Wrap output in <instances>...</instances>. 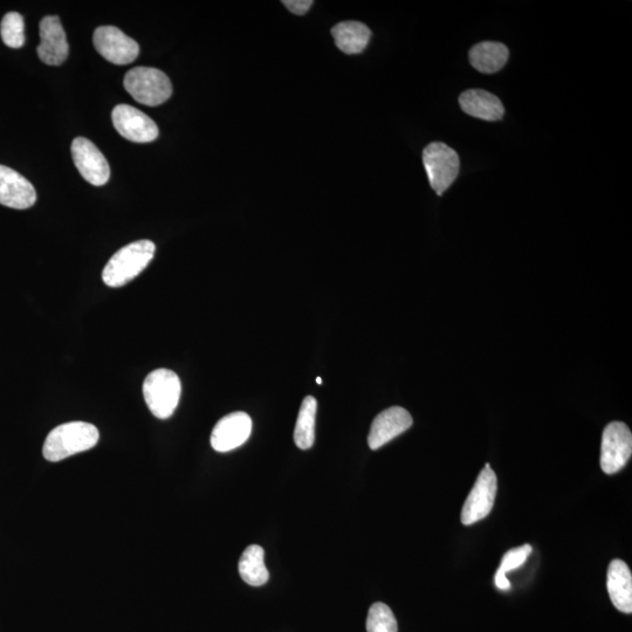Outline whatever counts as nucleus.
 Wrapping results in <instances>:
<instances>
[{"instance_id":"obj_9","label":"nucleus","mask_w":632,"mask_h":632,"mask_svg":"<svg viewBox=\"0 0 632 632\" xmlns=\"http://www.w3.org/2000/svg\"><path fill=\"white\" fill-rule=\"evenodd\" d=\"M72 156L75 167L88 183L101 187L111 178L106 157L92 141L85 137H77L72 143Z\"/></svg>"},{"instance_id":"obj_1","label":"nucleus","mask_w":632,"mask_h":632,"mask_svg":"<svg viewBox=\"0 0 632 632\" xmlns=\"http://www.w3.org/2000/svg\"><path fill=\"white\" fill-rule=\"evenodd\" d=\"M99 439V430L93 424L86 422L61 424L48 434L43 455L48 462L58 463L68 457L93 449Z\"/></svg>"},{"instance_id":"obj_23","label":"nucleus","mask_w":632,"mask_h":632,"mask_svg":"<svg viewBox=\"0 0 632 632\" xmlns=\"http://www.w3.org/2000/svg\"><path fill=\"white\" fill-rule=\"evenodd\" d=\"M25 25L22 15L10 12L2 20L0 34L6 46L20 48L25 44Z\"/></svg>"},{"instance_id":"obj_14","label":"nucleus","mask_w":632,"mask_h":632,"mask_svg":"<svg viewBox=\"0 0 632 632\" xmlns=\"http://www.w3.org/2000/svg\"><path fill=\"white\" fill-rule=\"evenodd\" d=\"M36 201L37 192L30 181L11 168L0 166V204L25 210L30 209Z\"/></svg>"},{"instance_id":"obj_22","label":"nucleus","mask_w":632,"mask_h":632,"mask_svg":"<svg viewBox=\"0 0 632 632\" xmlns=\"http://www.w3.org/2000/svg\"><path fill=\"white\" fill-rule=\"evenodd\" d=\"M396 617L391 609L382 602L373 604L367 618V632H397Z\"/></svg>"},{"instance_id":"obj_21","label":"nucleus","mask_w":632,"mask_h":632,"mask_svg":"<svg viewBox=\"0 0 632 632\" xmlns=\"http://www.w3.org/2000/svg\"><path fill=\"white\" fill-rule=\"evenodd\" d=\"M532 551L533 548L531 545H524L511 549V551H508L503 556L496 577H494V583H496V586L500 590H508L511 588V583L507 580L506 574L524 565L528 555H530Z\"/></svg>"},{"instance_id":"obj_3","label":"nucleus","mask_w":632,"mask_h":632,"mask_svg":"<svg viewBox=\"0 0 632 632\" xmlns=\"http://www.w3.org/2000/svg\"><path fill=\"white\" fill-rule=\"evenodd\" d=\"M181 394V380L173 370L156 369L143 382L144 401L151 414L160 419L174 415Z\"/></svg>"},{"instance_id":"obj_16","label":"nucleus","mask_w":632,"mask_h":632,"mask_svg":"<svg viewBox=\"0 0 632 632\" xmlns=\"http://www.w3.org/2000/svg\"><path fill=\"white\" fill-rule=\"evenodd\" d=\"M608 593L617 610L632 613V575L627 563L620 559L611 561L607 574Z\"/></svg>"},{"instance_id":"obj_4","label":"nucleus","mask_w":632,"mask_h":632,"mask_svg":"<svg viewBox=\"0 0 632 632\" xmlns=\"http://www.w3.org/2000/svg\"><path fill=\"white\" fill-rule=\"evenodd\" d=\"M125 88L137 102L149 107L162 105L173 94V85L168 75L150 67L130 70L125 77Z\"/></svg>"},{"instance_id":"obj_19","label":"nucleus","mask_w":632,"mask_h":632,"mask_svg":"<svg viewBox=\"0 0 632 632\" xmlns=\"http://www.w3.org/2000/svg\"><path fill=\"white\" fill-rule=\"evenodd\" d=\"M239 574L252 587L264 586L269 581L270 573L265 566L263 547L251 545L245 549L239 560Z\"/></svg>"},{"instance_id":"obj_5","label":"nucleus","mask_w":632,"mask_h":632,"mask_svg":"<svg viewBox=\"0 0 632 632\" xmlns=\"http://www.w3.org/2000/svg\"><path fill=\"white\" fill-rule=\"evenodd\" d=\"M423 163L431 188L442 196L459 175L460 161L456 150L442 142L430 143L423 151Z\"/></svg>"},{"instance_id":"obj_24","label":"nucleus","mask_w":632,"mask_h":632,"mask_svg":"<svg viewBox=\"0 0 632 632\" xmlns=\"http://www.w3.org/2000/svg\"><path fill=\"white\" fill-rule=\"evenodd\" d=\"M283 4L294 15L304 16L312 8L314 2L312 0H285Z\"/></svg>"},{"instance_id":"obj_25","label":"nucleus","mask_w":632,"mask_h":632,"mask_svg":"<svg viewBox=\"0 0 632 632\" xmlns=\"http://www.w3.org/2000/svg\"><path fill=\"white\" fill-rule=\"evenodd\" d=\"M316 383H318V384H322L321 377H318V379H316Z\"/></svg>"},{"instance_id":"obj_20","label":"nucleus","mask_w":632,"mask_h":632,"mask_svg":"<svg viewBox=\"0 0 632 632\" xmlns=\"http://www.w3.org/2000/svg\"><path fill=\"white\" fill-rule=\"evenodd\" d=\"M316 410L318 402L313 396H307L301 404L294 430L295 445L301 450L311 449L315 442Z\"/></svg>"},{"instance_id":"obj_13","label":"nucleus","mask_w":632,"mask_h":632,"mask_svg":"<svg viewBox=\"0 0 632 632\" xmlns=\"http://www.w3.org/2000/svg\"><path fill=\"white\" fill-rule=\"evenodd\" d=\"M412 417L401 407H391L377 415L368 436L369 448L379 450L382 446L411 428Z\"/></svg>"},{"instance_id":"obj_17","label":"nucleus","mask_w":632,"mask_h":632,"mask_svg":"<svg viewBox=\"0 0 632 632\" xmlns=\"http://www.w3.org/2000/svg\"><path fill=\"white\" fill-rule=\"evenodd\" d=\"M510 52L501 43L484 41L472 47L469 58L471 65L480 73H497L507 64Z\"/></svg>"},{"instance_id":"obj_8","label":"nucleus","mask_w":632,"mask_h":632,"mask_svg":"<svg viewBox=\"0 0 632 632\" xmlns=\"http://www.w3.org/2000/svg\"><path fill=\"white\" fill-rule=\"evenodd\" d=\"M93 43L96 51L115 65L132 64L140 54L139 44L114 26H101L96 29Z\"/></svg>"},{"instance_id":"obj_7","label":"nucleus","mask_w":632,"mask_h":632,"mask_svg":"<svg viewBox=\"0 0 632 632\" xmlns=\"http://www.w3.org/2000/svg\"><path fill=\"white\" fill-rule=\"evenodd\" d=\"M632 455V435L627 424L613 422L603 431L601 467L604 473L615 474L628 464Z\"/></svg>"},{"instance_id":"obj_6","label":"nucleus","mask_w":632,"mask_h":632,"mask_svg":"<svg viewBox=\"0 0 632 632\" xmlns=\"http://www.w3.org/2000/svg\"><path fill=\"white\" fill-rule=\"evenodd\" d=\"M498 492V479L496 473L486 464L484 470L479 473L476 484L467 497L462 510V524L471 526L476 522L489 517L493 510Z\"/></svg>"},{"instance_id":"obj_15","label":"nucleus","mask_w":632,"mask_h":632,"mask_svg":"<svg viewBox=\"0 0 632 632\" xmlns=\"http://www.w3.org/2000/svg\"><path fill=\"white\" fill-rule=\"evenodd\" d=\"M459 105L467 115L485 121H499L505 114L503 102L484 89H469L464 92L459 96Z\"/></svg>"},{"instance_id":"obj_2","label":"nucleus","mask_w":632,"mask_h":632,"mask_svg":"<svg viewBox=\"0 0 632 632\" xmlns=\"http://www.w3.org/2000/svg\"><path fill=\"white\" fill-rule=\"evenodd\" d=\"M156 246L150 240H139L114 254L102 272V280L108 287H122L147 269L153 260Z\"/></svg>"},{"instance_id":"obj_11","label":"nucleus","mask_w":632,"mask_h":632,"mask_svg":"<svg viewBox=\"0 0 632 632\" xmlns=\"http://www.w3.org/2000/svg\"><path fill=\"white\" fill-rule=\"evenodd\" d=\"M251 432V417L246 412H233L223 417L212 430L211 446L217 452L235 450L249 439Z\"/></svg>"},{"instance_id":"obj_12","label":"nucleus","mask_w":632,"mask_h":632,"mask_svg":"<svg viewBox=\"0 0 632 632\" xmlns=\"http://www.w3.org/2000/svg\"><path fill=\"white\" fill-rule=\"evenodd\" d=\"M37 52L40 60L46 65L60 66L65 63L70 46L59 17L48 16L41 20Z\"/></svg>"},{"instance_id":"obj_18","label":"nucleus","mask_w":632,"mask_h":632,"mask_svg":"<svg viewBox=\"0 0 632 632\" xmlns=\"http://www.w3.org/2000/svg\"><path fill=\"white\" fill-rule=\"evenodd\" d=\"M332 36L336 46L343 53L359 54L366 50L372 32L369 27L359 22H343L335 25L332 29Z\"/></svg>"},{"instance_id":"obj_10","label":"nucleus","mask_w":632,"mask_h":632,"mask_svg":"<svg viewBox=\"0 0 632 632\" xmlns=\"http://www.w3.org/2000/svg\"><path fill=\"white\" fill-rule=\"evenodd\" d=\"M112 120L118 133L128 141L149 143L158 137L156 123L148 115L132 106H116L112 113Z\"/></svg>"}]
</instances>
